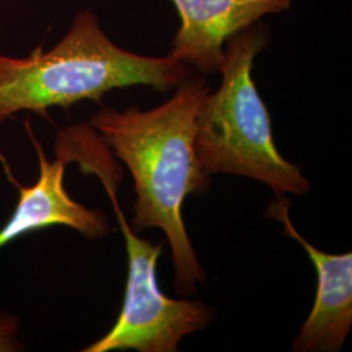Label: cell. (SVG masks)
Returning a JSON list of instances; mask_svg holds the SVG:
<instances>
[{"mask_svg":"<svg viewBox=\"0 0 352 352\" xmlns=\"http://www.w3.org/2000/svg\"><path fill=\"white\" fill-rule=\"evenodd\" d=\"M209 91L204 78L187 77L170 100L151 110L103 107L90 118V126L133 177V230L164 231L175 267V289L184 296L205 282L184 225L183 204L189 195L210 187L195 149L196 120Z\"/></svg>","mask_w":352,"mask_h":352,"instance_id":"obj_1","label":"cell"},{"mask_svg":"<svg viewBox=\"0 0 352 352\" xmlns=\"http://www.w3.org/2000/svg\"><path fill=\"white\" fill-rule=\"evenodd\" d=\"M71 151L72 161L81 164L82 171L101 179L122 228L128 256L126 292L119 317L106 336L82 351H177L186 336L209 325L213 317L210 308L201 302L171 299L161 291L157 265L164 244L141 239L126 223L116 197L122 171L97 131L82 128L72 140Z\"/></svg>","mask_w":352,"mask_h":352,"instance_id":"obj_4","label":"cell"},{"mask_svg":"<svg viewBox=\"0 0 352 352\" xmlns=\"http://www.w3.org/2000/svg\"><path fill=\"white\" fill-rule=\"evenodd\" d=\"M179 14V28L168 56L204 75L219 74L231 38L287 12L294 0H170Z\"/></svg>","mask_w":352,"mask_h":352,"instance_id":"obj_5","label":"cell"},{"mask_svg":"<svg viewBox=\"0 0 352 352\" xmlns=\"http://www.w3.org/2000/svg\"><path fill=\"white\" fill-rule=\"evenodd\" d=\"M19 320L13 316L0 312V352L24 350L17 340Z\"/></svg>","mask_w":352,"mask_h":352,"instance_id":"obj_8","label":"cell"},{"mask_svg":"<svg viewBox=\"0 0 352 352\" xmlns=\"http://www.w3.org/2000/svg\"><path fill=\"white\" fill-rule=\"evenodd\" d=\"M269 42L270 29L263 21L227 42L222 82L208 93L197 115L195 149L209 176H245L266 184L277 197L302 196L311 184L300 167L278 151L270 113L253 80L254 60Z\"/></svg>","mask_w":352,"mask_h":352,"instance_id":"obj_3","label":"cell"},{"mask_svg":"<svg viewBox=\"0 0 352 352\" xmlns=\"http://www.w3.org/2000/svg\"><path fill=\"white\" fill-rule=\"evenodd\" d=\"M189 77L171 56H146L118 46L97 13L82 10L55 47L26 58L0 54V123L20 111L46 116L50 107L100 102L113 89L149 87L167 91Z\"/></svg>","mask_w":352,"mask_h":352,"instance_id":"obj_2","label":"cell"},{"mask_svg":"<svg viewBox=\"0 0 352 352\" xmlns=\"http://www.w3.org/2000/svg\"><path fill=\"white\" fill-rule=\"evenodd\" d=\"M286 197H277L265 215L277 219L283 234L296 240L311 258L317 273V292L312 311L302 324L294 351H340L352 325V253L331 254L304 239L292 225Z\"/></svg>","mask_w":352,"mask_h":352,"instance_id":"obj_6","label":"cell"},{"mask_svg":"<svg viewBox=\"0 0 352 352\" xmlns=\"http://www.w3.org/2000/svg\"><path fill=\"white\" fill-rule=\"evenodd\" d=\"M38 154L39 177L32 187H19L20 199L12 217L0 228V250L13 240L42 228L67 226L89 239L110 232L109 219L101 210H91L75 201L64 187L69 154L56 140V160L50 162L37 140L30 133Z\"/></svg>","mask_w":352,"mask_h":352,"instance_id":"obj_7","label":"cell"}]
</instances>
